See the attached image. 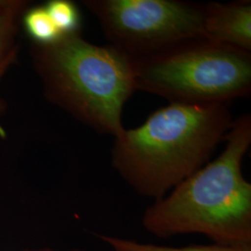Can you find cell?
<instances>
[{"instance_id":"2","label":"cell","mask_w":251,"mask_h":251,"mask_svg":"<svg viewBox=\"0 0 251 251\" xmlns=\"http://www.w3.org/2000/svg\"><path fill=\"white\" fill-rule=\"evenodd\" d=\"M233 121L226 104L171 102L114 137L112 166L137 194L157 200L206 165Z\"/></svg>"},{"instance_id":"1","label":"cell","mask_w":251,"mask_h":251,"mask_svg":"<svg viewBox=\"0 0 251 251\" xmlns=\"http://www.w3.org/2000/svg\"><path fill=\"white\" fill-rule=\"evenodd\" d=\"M225 150L154 200L142 218L147 233L159 239L201 234L222 245H251V184L243 159L251 144V117L233 121Z\"/></svg>"},{"instance_id":"8","label":"cell","mask_w":251,"mask_h":251,"mask_svg":"<svg viewBox=\"0 0 251 251\" xmlns=\"http://www.w3.org/2000/svg\"><path fill=\"white\" fill-rule=\"evenodd\" d=\"M98 238L108 245L113 251H251V245H222L210 243L187 246H167L152 243L138 242L108 234H97Z\"/></svg>"},{"instance_id":"3","label":"cell","mask_w":251,"mask_h":251,"mask_svg":"<svg viewBox=\"0 0 251 251\" xmlns=\"http://www.w3.org/2000/svg\"><path fill=\"white\" fill-rule=\"evenodd\" d=\"M31 58L52 103L100 133L116 137L124 130L123 108L136 90L127 55L78 34L50 45L32 44Z\"/></svg>"},{"instance_id":"7","label":"cell","mask_w":251,"mask_h":251,"mask_svg":"<svg viewBox=\"0 0 251 251\" xmlns=\"http://www.w3.org/2000/svg\"><path fill=\"white\" fill-rule=\"evenodd\" d=\"M29 7L27 1L0 0V76L15 63L21 19Z\"/></svg>"},{"instance_id":"6","label":"cell","mask_w":251,"mask_h":251,"mask_svg":"<svg viewBox=\"0 0 251 251\" xmlns=\"http://www.w3.org/2000/svg\"><path fill=\"white\" fill-rule=\"evenodd\" d=\"M203 36L251 52V1L206 3Z\"/></svg>"},{"instance_id":"11","label":"cell","mask_w":251,"mask_h":251,"mask_svg":"<svg viewBox=\"0 0 251 251\" xmlns=\"http://www.w3.org/2000/svg\"><path fill=\"white\" fill-rule=\"evenodd\" d=\"M0 79H1V76H0ZM5 108H6V103H5L4 100L0 98V115L5 111Z\"/></svg>"},{"instance_id":"9","label":"cell","mask_w":251,"mask_h":251,"mask_svg":"<svg viewBox=\"0 0 251 251\" xmlns=\"http://www.w3.org/2000/svg\"><path fill=\"white\" fill-rule=\"evenodd\" d=\"M21 24L32 44L50 45L63 37L44 5L29 6L22 16Z\"/></svg>"},{"instance_id":"4","label":"cell","mask_w":251,"mask_h":251,"mask_svg":"<svg viewBox=\"0 0 251 251\" xmlns=\"http://www.w3.org/2000/svg\"><path fill=\"white\" fill-rule=\"evenodd\" d=\"M130 60L136 90L171 103L227 104L251 95V52L204 36Z\"/></svg>"},{"instance_id":"10","label":"cell","mask_w":251,"mask_h":251,"mask_svg":"<svg viewBox=\"0 0 251 251\" xmlns=\"http://www.w3.org/2000/svg\"><path fill=\"white\" fill-rule=\"evenodd\" d=\"M55 26L63 36L80 34V9L70 0H50L44 4Z\"/></svg>"},{"instance_id":"5","label":"cell","mask_w":251,"mask_h":251,"mask_svg":"<svg viewBox=\"0 0 251 251\" xmlns=\"http://www.w3.org/2000/svg\"><path fill=\"white\" fill-rule=\"evenodd\" d=\"M109 45L139 58L203 36L206 4L182 0H85Z\"/></svg>"},{"instance_id":"12","label":"cell","mask_w":251,"mask_h":251,"mask_svg":"<svg viewBox=\"0 0 251 251\" xmlns=\"http://www.w3.org/2000/svg\"><path fill=\"white\" fill-rule=\"evenodd\" d=\"M53 251V250H49V249H44V250H36V251ZM87 251L84 250H72V251Z\"/></svg>"}]
</instances>
